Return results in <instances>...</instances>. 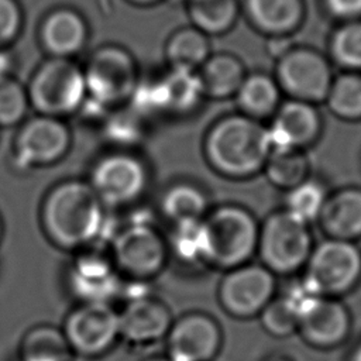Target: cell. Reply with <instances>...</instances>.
<instances>
[{"label":"cell","mask_w":361,"mask_h":361,"mask_svg":"<svg viewBox=\"0 0 361 361\" xmlns=\"http://www.w3.org/2000/svg\"><path fill=\"white\" fill-rule=\"evenodd\" d=\"M209 166L228 179H248L262 172L271 154L267 126L238 114L216 120L203 140Z\"/></svg>","instance_id":"2"},{"label":"cell","mask_w":361,"mask_h":361,"mask_svg":"<svg viewBox=\"0 0 361 361\" xmlns=\"http://www.w3.org/2000/svg\"><path fill=\"white\" fill-rule=\"evenodd\" d=\"M281 89L276 80L265 73L245 75L235 93L240 113L258 121L272 117L281 104Z\"/></svg>","instance_id":"22"},{"label":"cell","mask_w":361,"mask_h":361,"mask_svg":"<svg viewBox=\"0 0 361 361\" xmlns=\"http://www.w3.org/2000/svg\"><path fill=\"white\" fill-rule=\"evenodd\" d=\"M83 75L87 99L107 110L126 106L140 82L134 58L128 51L116 45H106L94 51Z\"/></svg>","instance_id":"8"},{"label":"cell","mask_w":361,"mask_h":361,"mask_svg":"<svg viewBox=\"0 0 361 361\" xmlns=\"http://www.w3.org/2000/svg\"><path fill=\"white\" fill-rule=\"evenodd\" d=\"M206 264L223 271L251 261L257 254L259 223L240 204H220L203 219Z\"/></svg>","instance_id":"3"},{"label":"cell","mask_w":361,"mask_h":361,"mask_svg":"<svg viewBox=\"0 0 361 361\" xmlns=\"http://www.w3.org/2000/svg\"><path fill=\"white\" fill-rule=\"evenodd\" d=\"M276 295V275L261 262H247L224 271L217 288L223 310L235 319L258 317Z\"/></svg>","instance_id":"11"},{"label":"cell","mask_w":361,"mask_h":361,"mask_svg":"<svg viewBox=\"0 0 361 361\" xmlns=\"http://www.w3.org/2000/svg\"><path fill=\"white\" fill-rule=\"evenodd\" d=\"M209 210V197L204 190L186 180L169 185L159 199V212L172 226L202 220Z\"/></svg>","instance_id":"21"},{"label":"cell","mask_w":361,"mask_h":361,"mask_svg":"<svg viewBox=\"0 0 361 361\" xmlns=\"http://www.w3.org/2000/svg\"><path fill=\"white\" fill-rule=\"evenodd\" d=\"M334 59L351 72L361 71V23H351L340 28L331 41Z\"/></svg>","instance_id":"34"},{"label":"cell","mask_w":361,"mask_h":361,"mask_svg":"<svg viewBox=\"0 0 361 361\" xmlns=\"http://www.w3.org/2000/svg\"><path fill=\"white\" fill-rule=\"evenodd\" d=\"M322 127L316 104L290 99L279 104L267 126L271 152L305 151L319 140Z\"/></svg>","instance_id":"16"},{"label":"cell","mask_w":361,"mask_h":361,"mask_svg":"<svg viewBox=\"0 0 361 361\" xmlns=\"http://www.w3.org/2000/svg\"><path fill=\"white\" fill-rule=\"evenodd\" d=\"M251 21L267 32L290 31L302 18L300 0H247Z\"/></svg>","instance_id":"25"},{"label":"cell","mask_w":361,"mask_h":361,"mask_svg":"<svg viewBox=\"0 0 361 361\" xmlns=\"http://www.w3.org/2000/svg\"><path fill=\"white\" fill-rule=\"evenodd\" d=\"M185 3L192 23L204 34L226 31L237 14L234 0H185Z\"/></svg>","instance_id":"32"},{"label":"cell","mask_w":361,"mask_h":361,"mask_svg":"<svg viewBox=\"0 0 361 361\" xmlns=\"http://www.w3.org/2000/svg\"><path fill=\"white\" fill-rule=\"evenodd\" d=\"M62 331L72 351L86 357L100 355L120 337L118 310L106 302H79L68 313Z\"/></svg>","instance_id":"12"},{"label":"cell","mask_w":361,"mask_h":361,"mask_svg":"<svg viewBox=\"0 0 361 361\" xmlns=\"http://www.w3.org/2000/svg\"><path fill=\"white\" fill-rule=\"evenodd\" d=\"M86 39V23L71 8L52 11L41 25V42L55 58H71L83 48Z\"/></svg>","instance_id":"20"},{"label":"cell","mask_w":361,"mask_h":361,"mask_svg":"<svg viewBox=\"0 0 361 361\" xmlns=\"http://www.w3.org/2000/svg\"><path fill=\"white\" fill-rule=\"evenodd\" d=\"M109 254L124 281L147 282L169 259L165 235L148 220H133L111 237Z\"/></svg>","instance_id":"4"},{"label":"cell","mask_w":361,"mask_h":361,"mask_svg":"<svg viewBox=\"0 0 361 361\" xmlns=\"http://www.w3.org/2000/svg\"><path fill=\"white\" fill-rule=\"evenodd\" d=\"M172 361H213L223 343V333L207 313L189 312L172 322L165 337Z\"/></svg>","instance_id":"15"},{"label":"cell","mask_w":361,"mask_h":361,"mask_svg":"<svg viewBox=\"0 0 361 361\" xmlns=\"http://www.w3.org/2000/svg\"><path fill=\"white\" fill-rule=\"evenodd\" d=\"M87 182L106 207H127L145 195L149 169L133 149L116 148L94 161Z\"/></svg>","instance_id":"7"},{"label":"cell","mask_w":361,"mask_h":361,"mask_svg":"<svg viewBox=\"0 0 361 361\" xmlns=\"http://www.w3.org/2000/svg\"><path fill=\"white\" fill-rule=\"evenodd\" d=\"M71 355L62 329L51 324L31 327L20 344V361H71Z\"/></svg>","instance_id":"24"},{"label":"cell","mask_w":361,"mask_h":361,"mask_svg":"<svg viewBox=\"0 0 361 361\" xmlns=\"http://www.w3.org/2000/svg\"><path fill=\"white\" fill-rule=\"evenodd\" d=\"M324 103L334 117L361 121V73L347 72L333 78Z\"/></svg>","instance_id":"28"},{"label":"cell","mask_w":361,"mask_h":361,"mask_svg":"<svg viewBox=\"0 0 361 361\" xmlns=\"http://www.w3.org/2000/svg\"><path fill=\"white\" fill-rule=\"evenodd\" d=\"M130 1H133L135 4H151V3L158 1V0H130Z\"/></svg>","instance_id":"41"},{"label":"cell","mask_w":361,"mask_h":361,"mask_svg":"<svg viewBox=\"0 0 361 361\" xmlns=\"http://www.w3.org/2000/svg\"><path fill=\"white\" fill-rule=\"evenodd\" d=\"M348 361H361V343H358L353 348V351H351V354L348 357Z\"/></svg>","instance_id":"38"},{"label":"cell","mask_w":361,"mask_h":361,"mask_svg":"<svg viewBox=\"0 0 361 361\" xmlns=\"http://www.w3.org/2000/svg\"><path fill=\"white\" fill-rule=\"evenodd\" d=\"M166 241L169 257H176L180 264L195 267L207 265L203 219L173 224L171 237Z\"/></svg>","instance_id":"30"},{"label":"cell","mask_w":361,"mask_h":361,"mask_svg":"<svg viewBox=\"0 0 361 361\" xmlns=\"http://www.w3.org/2000/svg\"><path fill=\"white\" fill-rule=\"evenodd\" d=\"M314 247L310 226L283 209L272 212L259 224L257 254L275 275H293L305 268Z\"/></svg>","instance_id":"5"},{"label":"cell","mask_w":361,"mask_h":361,"mask_svg":"<svg viewBox=\"0 0 361 361\" xmlns=\"http://www.w3.org/2000/svg\"><path fill=\"white\" fill-rule=\"evenodd\" d=\"M66 281L79 302H106L121 295L124 279L109 252L96 245L78 251L68 268Z\"/></svg>","instance_id":"14"},{"label":"cell","mask_w":361,"mask_h":361,"mask_svg":"<svg viewBox=\"0 0 361 361\" xmlns=\"http://www.w3.org/2000/svg\"><path fill=\"white\" fill-rule=\"evenodd\" d=\"M1 237H3V219L0 216V241H1Z\"/></svg>","instance_id":"42"},{"label":"cell","mask_w":361,"mask_h":361,"mask_svg":"<svg viewBox=\"0 0 361 361\" xmlns=\"http://www.w3.org/2000/svg\"><path fill=\"white\" fill-rule=\"evenodd\" d=\"M165 54L171 68L197 71L209 58V41L196 27L182 28L169 38Z\"/></svg>","instance_id":"26"},{"label":"cell","mask_w":361,"mask_h":361,"mask_svg":"<svg viewBox=\"0 0 361 361\" xmlns=\"http://www.w3.org/2000/svg\"><path fill=\"white\" fill-rule=\"evenodd\" d=\"M72 133L63 118L37 114L25 118L13 142V162L18 169L51 166L66 157Z\"/></svg>","instance_id":"10"},{"label":"cell","mask_w":361,"mask_h":361,"mask_svg":"<svg viewBox=\"0 0 361 361\" xmlns=\"http://www.w3.org/2000/svg\"><path fill=\"white\" fill-rule=\"evenodd\" d=\"M27 93L38 114L59 118L75 114L87 99L83 69L69 58L52 56L34 72Z\"/></svg>","instance_id":"6"},{"label":"cell","mask_w":361,"mask_h":361,"mask_svg":"<svg viewBox=\"0 0 361 361\" xmlns=\"http://www.w3.org/2000/svg\"><path fill=\"white\" fill-rule=\"evenodd\" d=\"M267 361H292V360L288 358V357H285V355H274V357L268 358Z\"/></svg>","instance_id":"39"},{"label":"cell","mask_w":361,"mask_h":361,"mask_svg":"<svg viewBox=\"0 0 361 361\" xmlns=\"http://www.w3.org/2000/svg\"><path fill=\"white\" fill-rule=\"evenodd\" d=\"M23 14L16 0H0V49L6 48L20 32Z\"/></svg>","instance_id":"36"},{"label":"cell","mask_w":361,"mask_h":361,"mask_svg":"<svg viewBox=\"0 0 361 361\" xmlns=\"http://www.w3.org/2000/svg\"><path fill=\"white\" fill-rule=\"evenodd\" d=\"M351 331V314L338 298L322 296L299 319L298 331L303 341L317 350L341 345Z\"/></svg>","instance_id":"18"},{"label":"cell","mask_w":361,"mask_h":361,"mask_svg":"<svg viewBox=\"0 0 361 361\" xmlns=\"http://www.w3.org/2000/svg\"><path fill=\"white\" fill-rule=\"evenodd\" d=\"M145 361H172L168 355L166 357H154V358H148Z\"/></svg>","instance_id":"40"},{"label":"cell","mask_w":361,"mask_h":361,"mask_svg":"<svg viewBox=\"0 0 361 361\" xmlns=\"http://www.w3.org/2000/svg\"><path fill=\"white\" fill-rule=\"evenodd\" d=\"M326 4L338 17H355L361 14V0H326Z\"/></svg>","instance_id":"37"},{"label":"cell","mask_w":361,"mask_h":361,"mask_svg":"<svg viewBox=\"0 0 361 361\" xmlns=\"http://www.w3.org/2000/svg\"><path fill=\"white\" fill-rule=\"evenodd\" d=\"M303 275L323 296L340 298L361 279V250L353 241L327 237L314 244Z\"/></svg>","instance_id":"9"},{"label":"cell","mask_w":361,"mask_h":361,"mask_svg":"<svg viewBox=\"0 0 361 361\" xmlns=\"http://www.w3.org/2000/svg\"><path fill=\"white\" fill-rule=\"evenodd\" d=\"M118 319L120 337L137 345L165 338L173 322L168 305L147 292L126 298L124 306L118 310Z\"/></svg>","instance_id":"17"},{"label":"cell","mask_w":361,"mask_h":361,"mask_svg":"<svg viewBox=\"0 0 361 361\" xmlns=\"http://www.w3.org/2000/svg\"><path fill=\"white\" fill-rule=\"evenodd\" d=\"M39 223L47 238L61 250L93 247L106 228V206L87 180L65 179L44 196Z\"/></svg>","instance_id":"1"},{"label":"cell","mask_w":361,"mask_h":361,"mask_svg":"<svg viewBox=\"0 0 361 361\" xmlns=\"http://www.w3.org/2000/svg\"><path fill=\"white\" fill-rule=\"evenodd\" d=\"M28 109L27 89L11 75H0V127L20 126Z\"/></svg>","instance_id":"33"},{"label":"cell","mask_w":361,"mask_h":361,"mask_svg":"<svg viewBox=\"0 0 361 361\" xmlns=\"http://www.w3.org/2000/svg\"><path fill=\"white\" fill-rule=\"evenodd\" d=\"M329 238L353 241L361 238V188H343L327 196L317 220Z\"/></svg>","instance_id":"19"},{"label":"cell","mask_w":361,"mask_h":361,"mask_svg":"<svg viewBox=\"0 0 361 361\" xmlns=\"http://www.w3.org/2000/svg\"><path fill=\"white\" fill-rule=\"evenodd\" d=\"M275 80L281 92L290 99L317 104L324 102L333 76L327 61L320 54L298 48L279 59Z\"/></svg>","instance_id":"13"},{"label":"cell","mask_w":361,"mask_h":361,"mask_svg":"<svg viewBox=\"0 0 361 361\" xmlns=\"http://www.w3.org/2000/svg\"><path fill=\"white\" fill-rule=\"evenodd\" d=\"M258 319L262 329L272 337L283 338L298 331V317L281 295L274 296Z\"/></svg>","instance_id":"35"},{"label":"cell","mask_w":361,"mask_h":361,"mask_svg":"<svg viewBox=\"0 0 361 361\" xmlns=\"http://www.w3.org/2000/svg\"><path fill=\"white\" fill-rule=\"evenodd\" d=\"M262 172L272 186L286 192L309 178L310 165L305 151H274Z\"/></svg>","instance_id":"29"},{"label":"cell","mask_w":361,"mask_h":361,"mask_svg":"<svg viewBox=\"0 0 361 361\" xmlns=\"http://www.w3.org/2000/svg\"><path fill=\"white\" fill-rule=\"evenodd\" d=\"M128 106V104H127ZM145 118L130 106L110 110L103 118V133L107 141L118 149H133L145 135Z\"/></svg>","instance_id":"31"},{"label":"cell","mask_w":361,"mask_h":361,"mask_svg":"<svg viewBox=\"0 0 361 361\" xmlns=\"http://www.w3.org/2000/svg\"><path fill=\"white\" fill-rule=\"evenodd\" d=\"M197 71L204 96L227 99L235 96L245 72L241 62L231 55L209 56Z\"/></svg>","instance_id":"23"},{"label":"cell","mask_w":361,"mask_h":361,"mask_svg":"<svg viewBox=\"0 0 361 361\" xmlns=\"http://www.w3.org/2000/svg\"><path fill=\"white\" fill-rule=\"evenodd\" d=\"M329 192L326 186L314 178H307L292 189L286 190L283 210L305 224L317 223L324 207Z\"/></svg>","instance_id":"27"}]
</instances>
